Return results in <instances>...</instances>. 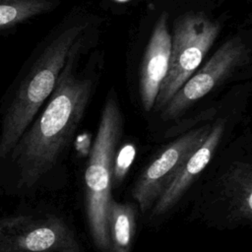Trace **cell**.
<instances>
[{
	"label": "cell",
	"mask_w": 252,
	"mask_h": 252,
	"mask_svg": "<svg viewBox=\"0 0 252 252\" xmlns=\"http://www.w3.org/2000/svg\"><path fill=\"white\" fill-rule=\"evenodd\" d=\"M76 53L62 69L42 113L10 153L21 187H32L55 166L85 115L94 79L74 70Z\"/></svg>",
	"instance_id": "cell-1"
},
{
	"label": "cell",
	"mask_w": 252,
	"mask_h": 252,
	"mask_svg": "<svg viewBox=\"0 0 252 252\" xmlns=\"http://www.w3.org/2000/svg\"><path fill=\"white\" fill-rule=\"evenodd\" d=\"M108 252H131L136 232V209L111 198L107 210Z\"/></svg>",
	"instance_id": "cell-11"
},
{
	"label": "cell",
	"mask_w": 252,
	"mask_h": 252,
	"mask_svg": "<svg viewBox=\"0 0 252 252\" xmlns=\"http://www.w3.org/2000/svg\"><path fill=\"white\" fill-rule=\"evenodd\" d=\"M87 25L70 24L53 33L22 78L2 120L0 158L10 155L51 94L68 59L77 52Z\"/></svg>",
	"instance_id": "cell-2"
},
{
	"label": "cell",
	"mask_w": 252,
	"mask_h": 252,
	"mask_svg": "<svg viewBox=\"0 0 252 252\" xmlns=\"http://www.w3.org/2000/svg\"><path fill=\"white\" fill-rule=\"evenodd\" d=\"M210 127L205 125L184 133L165 146L143 170L132 190V196L143 213L152 209L185 158L205 139Z\"/></svg>",
	"instance_id": "cell-7"
},
{
	"label": "cell",
	"mask_w": 252,
	"mask_h": 252,
	"mask_svg": "<svg viewBox=\"0 0 252 252\" xmlns=\"http://www.w3.org/2000/svg\"><path fill=\"white\" fill-rule=\"evenodd\" d=\"M123 117L113 94L103 104L94 141L92 145L84 175L85 204L88 225L95 247L108 252L107 210L111 200L114 158L121 139Z\"/></svg>",
	"instance_id": "cell-3"
},
{
	"label": "cell",
	"mask_w": 252,
	"mask_h": 252,
	"mask_svg": "<svg viewBox=\"0 0 252 252\" xmlns=\"http://www.w3.org/2000/svg\"><path fill=\"white\" fill-rule=\"evenodd\" d=\"M0 252H83L68 224L49 216L0 219Z\"/></svg>",
	"instance_id": "cell-6"
},
{
	"label": "cell",
	"mask_w": 252,
	"mask_h": 252,
	"mask_svg": "<svg viewBox=\"0 0 252 252\" xmlns=\"http://www.w3.org/2000/svg\"><path fill=\"white\" fill-rule=\"evenodd\" d=\"M249 59L250 48L242 37L234 35L225 40L160 109L161 117L164 120L178 117L216 87L231 77L235 71L244 67Z\"/></svg>",
	"instance_id": "cell-5"
},
{
	"label": "cell",
	"mask_w": 252,
	"mask_h": 252,
	"mask_svg": "<svg viewBox=\"0 0 252 252\" xmlns=\"http://www.w3.org/2000/svg\"><path fill=\"white\" fill-rule=\"evenodd\" d=\"M220 23L204 12H187L174 22L170 33V56L166 75L155 106L160 110L200 67L220 32Z\"/></svg>",
	"instance_id": "cell-4"
},
{
	"label": "cell",
	"mask_w": 252,
	"mask_h": 252,
	"mask_svg": "<svg viewBox=\"0 0 252 252\" xmlns=\"http://www.w3.org/2000/svg\"><path fill=\"white\" fill-rule=\"evenodd\" d=\"M219 199L230 222L243 223L252 219V166L250 162L232 163L220 177Z\"/></svg>",
	"instance_id": "cell-10"
},
{
	"label": "cell",
	"mask_w": 252,
	"mask_h": 252,
	"mask_svg": "<svg viewBox=\"0 0 252 252\" xmlns=\"http://www.w3.org/2000/svg\"><path fill=\"white\" fill-rule=\"evenodd\" d=\"M113 1H116V2H126V1H129V0H113Z\"/></svg>",
	"instance_id": "cell-13"
},
{
	"label": "cell",
	"mask_w": 252,
	"mask_h": 252,
	"mask_svg": "<svg viewBox=\"0 0 252 252\" xmlns=\"http://www.w3.org/2000/svg\"><path fill=\"white\" fill-rule=\"evenodd\" d=\"M224 129L223 119H219L211 125L205 139L185 158L170 183L153 205L151 217L156 218L167 213L179 202L211 161L223 137Z\"/></svg>",
	"instance_id": "cell-8"
},
{
	"label": "cell",
	"mask_w": 252,
	"mask_h": 252,
	"mask_svg": "<svg viewBox=\"0 0 252 252\" xmlns=\"http://www.w3.org/2000/svg\"><path fill=\"white\" fill-rule=\"evenodd\" d=\"M58 0H0V30L53 10Z\"/></svg>",
	"instance_id": "cell-12"
},
{
	"label": "cell",
	"mask_w": 252,
	"mask_h": 252,
	"mask_svg": "<svg viewBox=\"0 0 252 252\" xmlns=\"http://www.w3.org/2000/svg\"><path fill=\"white\" fill-rule=\"evenodd\" d=\"M170 56V32L168 15H159L147 44L140 68L139 92L141 102L150 111L156 102L160 85L166 75Z\"/></svg>",
	"instance_id": "cell-9"
}]
</instances>
